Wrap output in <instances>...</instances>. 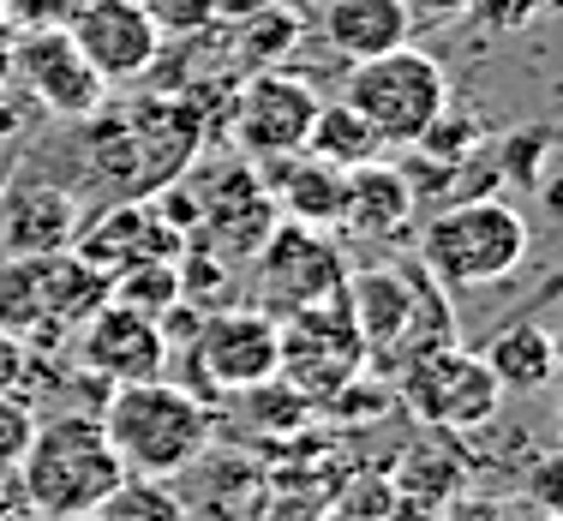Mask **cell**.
<instances>
[{"label":"cell","instance_id":"obj_1","mask_svg":"<svg viewBox=\"0 0 563 521\" xmlns=\"http://www.w3.org/2000/svg\"><path fill=\"white\" fill-rule=\"evenodd\" d=\"M102 432L132 479H174L192 462H205L217 420L192 384H174L163 372L144 384H114L109 408H102Z\"/></svg>","mask_w":563,"mask_h":521},{"label":"cell","instance_id":"obj_2","mask_svg":"<svg viewBox=\"0 0 563 521\" xmlns=\"http://www.w3.org/2000/svg\"><path fill=\"white\" fill-rule=\"evenodd\" d=\"M24 491V510L48 516V521H90L109 503V491L126 479L102 420L85 413H55V420H36L31 450L12 467Z\"/></svg>","mask_w":563,"mask_h":521},{"label":"cell","instance_id":"obj_3","mask_svg":"<svg viewBox=\"0 0 563 521\" xmlns=\"http://www.w3.org/2000/svg\"><path fill=\"white\" fill-rule=\"evenodd\" d=\"M533 229L509 198H455L420 229V270L444 288H498L528 264Z\"/></svg>","mask_w":563,"mask_h":521},{"label":"cell","instance_id":"obj_4","mask_svg":"<svg viewBox=\"0 0 563 521\" xmlns=\"http://www.w3.org/2000/svg\"><path fill=\"white\" fill-rule=\"evenodd\" d=\"M342 102L366 120L384 151H413L432 132V120L450 109V78L438 66V55L401 43L390 55L354 60V73L342 85Z\"/></svg>","mask_w":563,"mask_h":521},{"label":"cell","instance_id":"obj_5","mask_svg":"<svg viewBox=\"0 0 563 521\" xmlns=\"http://www.w3.org/2000/svg\"><path fill=\"white\" fill-rule=\"evenodd\" d=\"M360 372H366V342H360L354 312H347L342 293L276 318V378L288 384L300 402L324 408L342 384L360 378Z\"/></svg>","mask_w":563,"mask_h":521},{"label":"cell","instance_id":"obj_6","mask_svg":"<svg viewBox=\"0 0 563 521\" xmlns=\"http://www.w3.org/2000/svg\"><path fill=\"white\" fill-rule=\"evenodd\" d=\"M342 282H347V264L330 229H306V222L282 217L271 240L252 252V306L271 318L330 300V293H342Z\"/></svg>","mask_w":563,"mask_h":521},{"label":"cell","instance_id":"obj_7","mask_svg":"<svg viewBox=\"0 0 563 521\" xmlns=\"http://www.w3.org/2000/svg\"><path fill=\"white\" fill-rule=\"evenodd\" d=\"M318 109H324V97L312 90V78L264 66V73H252L234 97V151L246 156L252 168L300 156Z\"/></svg>","mask_w":563,"mask_h":521},{"label":"cell","instance_id":"obj_8","mask_svg":"<svg viewBox=\"0 0 563 521\" xmlns=\"http://www.w3.org/2000/svg\"><path fill=\"white\" fill-rule=\"evenodd\" d=\"M396 378H401V402L420 413L426 425H444V432L486 425L504 402V384L492 378V366L479 354H467V347H455V342L408 359Z\"/></svg>","mask_w":563,"mask_h":521},{"label":"cell","instance_id":"obj_9","mask_svg":"<svg viewBox=\"0 0 563 521\" xmlns=\"http://www.w3.org/2000/svg\"><path fill=\"white\" fill-rule=\"evenodd\" d=\"M66 36L78 43V55L90 60V73L102 85H132L163 55V31L151 24V12L139 0H73Z\"/></svg>","mask_w":563,"mask_h":521},{"label":"cell","instance_id":"obj_10","mask_svg":"<svg viewBox=\"0 0 563 521\" xmlns=\"http://www.w3.org/2000/svg\"><path fill=\"white\" fill-rule=\"evenodd\" d=\"M12 73L31 90L36 109H48L55 120H90L102 109V97H109V85L90 73V60L78 55V43L66 36V24L24 31L19 43H12Z\"/></svg>","mask_w":563,"mask_h":521},{"label":"cell","instance_id":"obj_11","mask_svg":"<svg viewBox=\"0 0 563 521\" xmlns=\"http://www.w3.org/2000/svg\"><path fill=\"white\" fill-rule=\"evenodd\" d=\"M192 366L210 390H252L276 378V318L258 306H217L192 336Z\"/></svg>","mask_w":563,"mask_h":521},{"label":"cell","instance_id":"obj_12","mask_svg":"<svg viewBox=\"0 0 563 521\" xmlns=\"http://www.w3.org/2000/svg\"><path fill=\"white\" fill-rule=\"evenodd\" d=\"M73 347H78L73 354L78 366H85L90 378H102L109 390L114 384H144V378H163L168 372L163 324L132 312V306H114V300H102L97 312L73 330Z\"/></svg>","mask_w":563,"mask_h":521},{"label":"cell","instance_id":"obj_13","mask_svg":"<svg viewBox=\"0 0 563 521\" xmlns=\"http://www.w3.org/2000/svg\"><path fill=\"white\" fill-rule=\"evenodd\" d=\"M73 252L90 264V270L114 276V270H126V264H156V258L180 264L186 240L163 217V204H156V198H126V204L102 210V217H85Z\"/></svg>","mask_w":563,"mask_h":521},{"label":"cell","instance_id":"obj_14","mask_svg":"<svg viewBox=\"0 0 563 521\" xmlns=\"http://www.w3.org/2000/svg\"><path fill=\"white\" fill-rule=\"evenodd\" d=\"M85 229V198L48 180H19L0 192V252L12 258H48V252H73Z\"/></svg>","mask_w":563,"mask_h":521},{"label":"cell","instance_id":"obj_15","mask_svg":"<svg viewBox=\"0 0 563 521\" xmlns=\"http://www.w3.org/2000/svg\"><path fill=\"white\" fill-rule=\"evenodd\" d=\"M413 217H420V192L408 186V174L396 163H360L342 174V222L354 240H396L413 229Z\"/></svg>","mask_w":563,"mask_h":521},{"label":"cell","instance_id":"obj_16","mask_svg":"<svg viewBox=\"0 0 563 521\" xmlns=\"http://www.w3.org/2000/svg\"><path fill=\"white\" fill-rule=\"evenodd\" d=\"M318 31H324L330 55H342L354 66V60L390 55V48L413 43V12L401 0H324Z\"/></svg>","mask_w":563,"mask_h":521},{"label":"cell","instance_id":"obj_17","mask_svg":"<svg viewBox=\"0 0 563 521\" xmlns=\"http://www.w3.org/2000/svg\"><path fill=\"white\" fill-rule=\"evenodd\" d=\"M258 180L276 198V217L306 222V229H336L342 222V168L300 151V156H282V163H264Z\"/></svg>","mask_w":563,"mask_h":521},{"label":"cell","instance_id":"obj_18","mask_svg":"<svg viewBox=\"0 0 563 521\" xmlns=\"http://www.w3.org/2000/svg\"><path fill=\"white\" fill-rule=\"evenodd\" d=\"M492 366V378L504 384V396H540L558 384V336L545 324H533V318H521V324H509L492 336V347L479 354Z\"/></svg>","mask_w":563,"mask_h":521},{"label":"cell","instance_id":"obj_19","mask_svg":"<svg viewBox=\"0 0 563 521\" xmlns=\"http://www.w3.org/2000/svg\"><path fill=\"white\" fill-rule=\"evenodd\" d=\"M0 336L48 342L43 258H12V252H0Z\"/></svg>","mask_w":563,"mask_h":521},{"label":"cell","instance_id":"obj_20","mask_svg":"<svg viewBox=\"0 0 563 521\" xmlns=\"http://www.w3.org/2000/svg\"><path fill=\"white\" fill-rule=\"evenodd\" d=\"M306 156H318V163H330V168H360V163H378L384 156V144L372 138V126L360 120L347 102H324L312 120V132H306Z\"/></svg>","mask_w":563,"mask_h":521},{"label":"cell","instance_id":"obj_21","mask_svg":"<svg viewBox=\"0 0 563 521\" xmlns=\"http://www.w3.org/2000/svg\"><path fill=\"white\" fill-rule=\"evenodd\" d=\"M109 300L114 306H132L144 318H163L168 306H180V264L156 258V264H126V270L109 276Z\"/></svg>","mask_w":563,"mask_h":521},{"label":"cell","instance_id":"obj_22","mask_svg":"<svg viewBox=\"0 0 563 521\" xmlns=\"http://www.w3.org/2000/svg\"><path fill=\"white\" fill-rule=\"evenodd\" d=\"M240 31V60L252 66V73H264V66H276L282 55L294 48V36H300V19H294V7H258L246 12V19H234Z\"/></svg>","mask_w":563,"mask_h":521},{"label":"cell","instance_id":"obj_23","mask_svg":"<svg viewBox=\"0 0 563 521\" xmlns=\"http://www.w3.org/2000/svg\"><path fill=\"white\" fill-rule=\"evenodd\" d=\"M90 521H192V516H186V503L174 498L163 479H132L126 474Z\"/></svg>","mask_w":563,"mask_h":521},{"label":"cell","instance_id":"obj_24","mask_svg":"<svg viewBox=\"0 0 563 521\" xmlns=\"http://www.w3.org/2000/svg\"><path fill=\"white\" fill-rule=\"evenodd\" d=\"M144 12H151V24L163 36H205L210 24L222 19L217 0H139Z\"/></svg>","mask_w":563,"mask_h":521},{"label":"cell","instance_id":"obj_25","mask_svg":"<svg viewBox=\"0 0 563 521\" xmlns=\"http://www.w3.org/2000/svg\"><path fill=\"white\" fill-rule=\"evenodd\" d=\"M31 432H36V408L31 396H0V479L24 462L31 450Z\"/></svg>","mask_w":563,"mask_h":521},{"label":"cell","instance_id":"obj_26","mask_svg":"<svg viewBox=\"0 0 563 521\" xmlns=\"http://www.w3.org/2000/svg\"><path fill=\"white\" fill-rule=\"evenodd\" d=\"M31 372H36V354H31V342H19V336H0V396H24V384H31Z\"/></svg>","mask_w":563,"mask_h":521},{"label":"cell","instance_id":"obj_27","mask_svg":"<svg viewBox=\"0 0 563 521\" xmlns=\"http://www.w3.org/2000/svg\"><path fill=\"white\" fill-rule=\"evenodd\" d=\"M413 12V24H455L462 12H474V0H401Z\"/></svg>","mask_w":563,"mask_h":521},{"label":"cell","instance_id":"obj_28","mask_svg":"<svg viewBox=\"0 0 563 521\" xmlns=\"http://www.w3.org/2000/svg\"><path fill=\"white\" fill-rule=\"evenodd\" d=\"M222 7V19H246V12H258V7H276V0H217Z\"/></svg>","mask_w":563,"mask_h":521},{"label":"cell","instance_id":"obj_29","mask_svg":"<svg viewBox=\"0 0 563 521\" xmlns=\"http://www.w3.org/2000/svg\"><path fill=\"white\" fill-rule=\"evenodd\" d=\"M12 516V498H7V479H0V521Z\"/></svg>","mask_w":563,"mask_h":521},{"label":"cell","instance_id":"obj_30","mask_svg":"<svg viewBox=\"0 0 563 521\" xmlns=\"http://www.w3.org/2000/svg\"><path fill=\"white\" fill-rule=\"evenodd\" d=\"M7 521H48V516H36V510H24V516H7Z\"/></svg>","mask_w":563,"mask_h":521}]
</instances>
